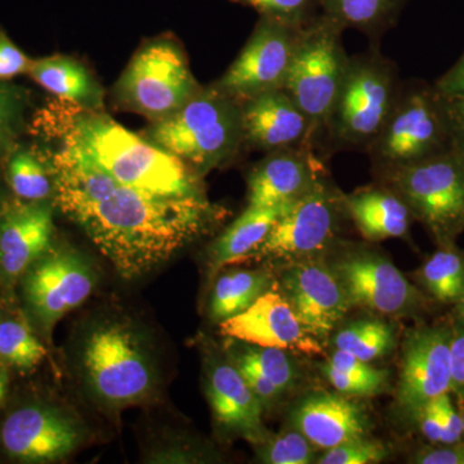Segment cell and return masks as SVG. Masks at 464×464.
I'll list each match as a JSON object with an SVG mask.
<instances>
[{
    "instance_id": "1",
    "label": "cell",
    "mask_w": 464,
    "mask_h": 464,
    "mask_svg": "<svg viewBox=\"0 0 464 464\" xmlns=\"http://www.w3.org/2000/svg\"><path fill=\"white\" fill-rule=\"evenodd\" d=\"M35 127L53 142L57 207L124 279L157 270L216 221L218 209L206 197H160L116 181L76 143L53 103Z\"/></svg>"
},
{
    "instance_id": "2",
    "label": "cell",
    "mask_w": 464,
    "mask_h": 464,
    "mask_svg": "<svg viewBox=\"0 0 464 464\" xmlns=\"http://www.w3.org/2000/svg\"><path fill=\"white\" fill-rule=\"evenodd\" d=\"M54 106L76 143L116 181L160 197H204L199 174L105 112L63 100Z\"/></svg>"
},
{
    "instance_id": "3",
    "label": "cell",
    "mask_w": 464,
    "mask_h": 464,
    "mask_svg": "<svg viewBox=\"0 0 464 464\" xmlns=\"http://www.w3.org/2000/svg\"><path fill=\"white\" fill-rule=\"evenodd\" d=\"M75 357L85 391L103 408L140 404L157 392L160 375L154 347L130 317L111 314L85 324Z\"/></svg>"
},
{
    "instance_id": "4",
    "label": "cell",
    "mask_w": 464,
    "mask_h": 464,
    "mask_svg": "<svg viewBox=\"0 0 464 464\" xmlns=\"http://www.w3.org/2000/svg\"><path fill=\"white\" fill-rule=\"evenodd\" d=\"M148 140L200 176L227 163L246 143L241 103L216 85L201 88L172 115L152 121Z\"/></svg>"
},
{
    "instance_id": "5",
    "label": "cell",
    "mask_w": 464,
    "mask_h": 464,
    "mask_svg": "<svg viewBox=\"0 0 464 464\" xmlns=\"http://www.w3.org/2000/svg\"><path fill=\"white\" fill-rule=\"evenodd\" d=\"M399 94L395 66L380 51L350 57L324 132L335 148L368 150L389 121Z\"/></svg>"
},
{
    "instance_id": "6",
    "label": "cell",
    "mask_w": 464,
    "mask_h": 464,
    "mask_svg": "<svg viewBox=\"0 0 464 464\" xmlns=\"http://www.w3.org/2000/svg\"><path fill=\"white\" fill-rule=\"evenodd\" d=\"M343 30L322 14L314 18L302 30L283 84L310 121L314 142L325 130L350 63L342 43Z\"/></svg>"
},
{
    "instance_id": "7",
    "label": "cell",
    "mask_w": 464,
    "mask_h": 464,
    "mask_svg": "<svg viewBox=\"0 0 464 464\" xmlns=\"http://www.w3.org/2000/svg\"><path fill=\"white\" fill-rule=\"evenodd\" d=\"M200 90L181 45L163 35L136 52L116 83L115 96L125 109L157 121L181 109Z\"/></svg>"
},
{
    "instance_id": "8",
    "label": "cell",
    "mask_w": 464,
    "mask_h": 464,
    "mask_svg": "<svg viewBox=\"0 0 464 464\" xmlns=\"http://www.w3.org/2000/svg\"><path fill=\"white\" fill-rule=\"evenodd\" d=\"M304 27L259 17L257 25L225 75L215 84L240 103L283 88Z\"/></svg>"
},
{
    "instance_id": "9",
    "label": "cell",
    "mask_w": 464,
    "mask_h": 464,
    "mask_svg": "<svg viewBox=\"0 0 464 464\" xmlns=\"http://www.w3.org/2000/svg\"><path fill=\"white\" fill-rule=\"evenodd\" d=\"M341 199L325 179L285 207L252 258L301 259L331 243Z\"/></svg>"
},
{
    "instance_id": "10",
    "label": "cell",
    "mask_w": 464,
    "mask_h": 464,
    "mask_svg": "<svg viewBox=\"0 0 464 464\" xmlns=\"http://www.w3.org/2000/svg\"><path fill=\"white\" fill-rule=\"evenodd\" d=\"M96 286V273L81 252L72 248L48 249L25 276L27 304L45 331L81 306Z\"/></svg>"
},
{
    "instance_id": "11",
    "label": "cell",
    "mask_w": 464,
    "mask_h": 464,
    "mask_svg": "<svg viewBox=\"0 0 464 464\" xmlns=\"http://www.w3.org/2000/svg\"><path fill=\"white\" fill-rule=\"evenodd\" d=\"M389 177L409 209L438 234L464 218V169L453 158L424 159L392 170Z\"/></svg>"
},
{
    "instance_id": "12",
    "label": "cell",
    "mask_w": 464,
    "mask_h": 464,
    "mask_svg": "<svg viewBox=\"0 0 464 464\" xmlns=\"http://www.w3.org/2000/svg\"><path fill=\"white\" fill-rule=\"evenodd\" d=\"M438 109L426 92L399 94L389 121L369 146L374 161L387 173L430 157L441 140Z\"/></svg>"
},
{
    "instance_id": "13",
    "label": "cell",
    "mask_w": 464,
    "mask_h": 464,
    "mask_svg": "<svg viewBox=\"0 0 464 464\" xmlns=\"http://www.w3.org/2000/svg\"><path fill=\"white\" fill-rule=\"evenodd\" d=\"M2 444L23 462H56L84 439V427L72 413L53 406L29 405L14 411L2 427Z\"/></svg>"
},
{
    "instance_id": "14",
    "label": "cell",
    "mask_w": 464,
    "mask_h": 464,
    "mask_svg": "<svg viewBox=\"0 0 464 464\" xmlns=\"http://www.w3.org/2000/svg\"><path fill=\"white\" fill-rule=\"evenodd\" d=\"M450 329L420 328L409 335L402 356L398 401L417 414L424 404L450 391Z\"/></svg>"
},
{
    "instance_id": "15",
    "label": "cell",
    "mask_w": 464,
    "mask_h": 464,
    "mask_svg": "<svg viewBox=\"0 0 464 464\" xmlns=\"http://www.w3.org/2000/svg\"><path fill=\"white\" fill-rule=\"evenodd\" d=\"M283 295L307 334L324 338L346 315L350 301L337 275L315 262L290 266L283 274Z\"/></svg>"
},
{
    "instance_id": "16",
    "label": "cell",
    "mask_w": 464,
    "mask_h": 464,
    "mask_svg": "<svg viewBox=\"0 0 464 464\" xmlns=\"http://www.w3.org/2000/svg\"><path fill=\"white\" fill-rule=\"evenodd\" d=\"M335 275L346 292L350 304L399 314L417 304V290L390 261L372 253H359L341 259Z\"/></svg>"
},
{
    "instance_id": "17",
    "label": "cell",
    "mask_w": 464,
    "mask_h": 464,
    "mask_svg": "<svg viewBox=\"0 0 464 464\" xmlns=\"http://www.w3.org/2000/svg\"><path fill=\"white\" fill-rule=\"evenodd\" d=\"M314 146L301 145L268 152L250 173L249 207H283L299 199L323 179L322 161Z\"/></svg>"
},
{
    "instance_id": "18",
    "label": "cell",
    "mask_w": 464,
    "mask_h": 464,
    "mask_svg": "<svg viewBox=\"0 0 464 464\" xmlns=\"http://www.w3.org/2000/svg\"><path fill=\"white\" fill-rule=\"evenodd\" d=\"M241 110L244 140L256 149L271 152L314 146L310 121L283 88L246 100Z\"/></svg>"
},
{
    "instance_id": "19",
    "label": "cell",
    "mask_w": 464,
    "mask_h": 464,
    "mask_svg": "<svg viewBox=\"0 0 464 464\" xmlns=\"http://www.w3.org/2000/svg\"><path fill=\"white\" fill-rule=\"evenodd\" d=\"M225 337L262 347L310 348L316 346L302 328L283 293L266 290L246 311L219 323Z\"/></svg>"
},
{
    "instance_id": "20",
    "label": "cell",
    "mask_w": 464,
    "mask_h": 464,
    "mask_svg": "<svg viewBox=\"0 0 464 464\" xmlns=\"http://www.w3.org/2000/svg\"><path fill=\"white\" fill-rule=\"evenodd\" d=\"M206 392L213 417L225 431L244 436L257 444L267 436L262 424L264 405L231 360L210 362Z\"/></svg>"
},
{
    "instance_id": "21",
    "label": "cell",
    "mask_w": 464,
    "mask_h": 464,
    "mask_svg": "<svg viewBox=\"0 0 464 464\" xmlns=\"http://www.w3.org/2000/svg\"><path fill=\"white\" fill-rule=\"evenodd\" d=\"M53 212L44 201L9 210L0 222V271L17 277L50 249Z\"/></svg>"
},
{
    "instance_id": "22",
    "label": "cell",
    "mask_w": 464,
    "mask_h": 464,
    "mask_svg": "<svg viewBox=\"0 0 464 464\" xmlns=\"http://www.w3.org/2000/svg\"><path fill=\"white\" fill-rule=\"evenodd\" d=\"M293 423L314 445L332 449L368 432V420L356 402L341 395L317 392L299 402L293 413Z\"/></svg>"
},
{
    "instance_id": "23",
    "label": "cell",
    "mask_w": 464,
    "mask_h": 464,
    "mask_svg": "<svg viewBox=\"0 0 464 464\" xmlns=\"http://www.w3.org/2000/svg\"><path fill=\"white\" fill-rule=\"evenodd\" d=\"M29 74L58 100L79 108L101 110L103 90L90 70L72 57L52 56L33 61Z\"/></svg>"
},
{
    "instance_id": "24",
    "label": "cell",
    "mask_w": 464,
    "mask_h": 464,
    "mask_svg": "<svg viewBox=\"0 0 464 464\" xmlns=\"http://www.w3.org/2000/svg\"><path fill=\"white\" fill-rule=\"evenodd\" d=\"M344 207L365 239L380 241L404 237L409 230V210L400 195L368 188L343 198Z\"/></svg>"
},
{
    "instance_id": "25",
    "label": "cell",
    "mask_w": 464,
    "mask_h": 464,
    "mask_svg": "<svg viewBox=\"0 0 464 464\" xmlns=\"http://www.w3.org/2000/svg\"><path fill=\"white\" fill-rule=\"evenodd\" d=\"M262 405H270L293 386L295 366L282 348L246 343L228 356Z\"/></svg>"
},
{
    "instance_id": "26",
    "label": "cell",
    "mask_w": 464,
    "mask_h": 464,
    "mask_svg": "<svg viewBox=\"0 0 464 464\" xmlns=\"http://www.w3.org/2000/svg\"><path fill=\"white\" fill-rule=\"evenodd\" d=\"M285 207L248 206L210 248L209 257L213 270L252 258Z\"/></svg>"
},
{
    "instance_id": "27",
    "label": "cell",
    "mask_w": 464,
    "mask_h": 464,
    "mask_svg": "<svg viewBox=\"0 0 464 464\" xmlns=\"http://www.w3.org/2000/svg\"><path fill=\"white\" fill-rule=\"evenodd\" d=\"M404 0H319L322 14L343 29L382 35L395 24Z\"/></svg>"
},
{
    "instance_id": "28",
    "label": "cell",
    "mask_w": 464,
    "mask_h": 464,
    "mask_svg": "<svg viewBox=\"0 0 464 464\" xmlns=\"http://www.w3.org/2000/svg\"><path fill=\"white\" fill-rule=\"evenodd\" d=\"M268 276L261 271L234 270L221 275L213 286L210 317L217 323L239 315L267 290Z\"/></svg>"
},
{
    "instance_id": "29",
    "label": "cell",
    "mask_w": 464,
    "mask_h": 464,
    "mask_svg": "<svg viewBox=\"0 0 464 464\" xmlns=\"http://www.w3.org/2000/svg\"><path fill=\"white\" fill-rule=\"evenodd\" d=\"M324 373L338 392L350 396L377 395L389 380L386 371L375 369L341 350L335 351L328 364L324 366Z\"/></svg>"
},
{
    "instance_id": "30",
    "label": "cell",
    "mask_w": 464,
    "mask_h": 464,
    "mask_svg": "<svg viewBox=\"0 0 464 464\" xmlns=\"http://www.w3.org/2000/svg\"><path fill=\"white\" fill-rule=\"evenodd\" d=\"M393 331L381 320H362L350 324L335 335L337 350L344 351L362 362L381 359L393 347Z\"/></svg>"
},
{
    "instance_id": "31",
    "label": "cell",
    "mask_w": 464,
    "mask_h": 464,
    "mask_svg": "<svg viewBox=\"0 0 464 464\" xmlns=\"http://www.w3.org/2000/svg\"><path fill=\"white\" fill-rule=\"evenodd\" d=\"M420 279L440 302L457 304L464 288L463 259L454 250H439L424 264Z\"/></svg>"
},
{
    "instance_id": "32",
    "label": "cell",
    "mask_w": 464,
    "mask_h": 464,
    "mask_svg": "<svg viewBox=\"0 0 464 464\" xmlns=\"http://www.w3.org/2000/svg\"><path fill=\"white\" fill-rule=\"evenodd\" d=\"M47 356V350L25 323L5 320L0 323V357L23 371L35 368Z\"/></svg>"
},
{
    "instance_id": "33",
    "label": "cell",
    "mask_w": 464,
    "mask_h": 464,
    "mask_svg": "<svg viewBox=\"0 0 464 464\" xmlns=\"http://www.w3.org/2000/svg\"><path fill=\"white\" fill-rule=\"evenodd\" d=\"M51 172L33 152L20 151L9 161L8 179L21 199L43 201L53 192Z\"/></svg>"
},
{
    "instance_id": "34",
    "label": "cell",
    "mask_w": 464,
    "mask_h": 464,
    "mask_svg": "<svg viewBox=\"0 0 464 464\" xmlns=\"http://www.w3.org/2000/svg\"><path fill=\"white\" fill-rule=\"evenodd\" d=\"M314 448L299 431L267 435L258 442V458L268 464H308L313 462Z\"/></svg>"
},
{
    "instance_id": "35",
    "label": "cell",
    "mask_w": 464,
    "mask_h": 464,
    "mask_svg": "<svg viewBox=\"0 0 464 464\" xmlns=\"http://www.w3.org/2000/svg\"><path fill=\"white\" fill-rule=\"evenodd\" d=\"M258 12L259 16L274 18L295 27H304L319 14V0H230Z\"/></svg>"
},
{
    "instance_id": "36",
    "label": "cell",
    "mask_w": 464,
    "mask_h": 464,
    "mask_svg": "<svg viewBox=\"0 0 464 464\" xmlns=\"http://www.w3.org/2000/svg\"><path fill=\"white\" fill-rule=\"evenodd\" d=\"M387 456V449L381 442L365 438L350 440L328 449L319 459L322 464H371L380 463Z\"/></svg>"
},
{
    "instance_id": "37",
    "label": "cell",
    "mask_w": 464,
    "mask_h": 464,
    "mask_svg": "<svg viewBox=\"0 0 464 464\" xmlns=\"http://www.w3.org/2000/svg\"><path fill=\"white\" fill-rule=\"evenodd\" d=\"M17 96L9 88L0 85V150L11 142L16 132L21 110Z\"/></svg>"
},
{
    "instance_id": "38",
    "label": "cell",
    "mask_w": 464,
    "mask_h": 464,
    "mask_svg": "<svg viewBox=\"0 0 464 464\" xmlns=\"http://www.w3.org/2000/svg\"><path fill=\"white\" fill-rule=\"evenodd\" d=\"M33 61L0 30V81L29 72Z\"/></svg>"
},
{
    "instance_id": "39",
    "label": "cell",
    "mask_w": 464,
    "mask_h": 464,
    "mask_svg": "<svg viewBox=\"0 0 464 464\" xmlns=\"http://www.w3.org/2000/svg\"><path fill=\"white\" fill-rule=\"evenodd\" d=\"M435 405L438 409L440 423H441V444L448 445L459 442L464 435L462 415L458 413L456 408H454L449 392L436 398Z\"/></svg>"
},
{
    "instance_id": "40",
    "label": "cell",
    "mask_w": 464,
    "mask_h": 464,
    "mask_svg": "<svg viewBox=\"0 0 464 464\" xmlns=\"http://www.w3.org/2000/svg\"><path fill=\"white\" fill-rule=\"evenodd\" d=\"M450 369V391L464 400V324L451 331Z\"/></svg>"
},
{
    "instance_id": "41",
    "label": "cell",
    "mask_w": 464,
    "mask_h": 464,
    "mask_svg": "<svg viewBox=\"0 0 464 464\" xmlns=\"http://www.w3.org/2000/svg\"><path fill=\"white\" fill-rule=\"evenodd\" d=\"M418 464H464V444L444 445L442 448L423 449L413 458Z\"/></svg>"
},
{
    "instance_id": "42",
    "label": "cell",
    "mask_w": 464,
    "mask_h": 464,
    "mask_svg": "<svg viewBox=\"0 0 464 464\" xmlns=\"http://www.w3.org/2000/svg\"><path fill=\"white\" fill-rule=\"evenodd\" d=\"M415 415H417L420 429L424 438L431 442H435V444H441L442 430L438 409H436L435 405V399L424 404Z\"/></svg>"
},
{
    "instance_id": "43",
    "label": "cell",
    "mask_w": 464,
    "mask_h": 464,
    "mask_svg": "<svg viewBox=\"0 0 464 464\" xmlns=\"http://www.w3.org/2000/svg\"><path fill=\"white\" fill-rule=\"evenodd\" d=\"M439 91L449 99L464 97V56L444 78L440 81Z\"/></svg>"
},
{
    "instance_id": "44",
    "label": "cell",
    "mask_w": 464,
    "mask_h": 464,
    "mask_svg": "<svg viewBox=\"0 0 464 464\" xmlns=\"http://www.w3.org/2000/svg\"><path fill=\"white\" fill-rule=\"evenodd\" d=\"M451 103V116H453L454 121H456L458 127L462 130L464 133V97H457Z\"/></svg>"
},
{
    "instance_id": "45",
    "label": "cell",
    "mask_w": 464,
    "mask_h": 464,
    "mask_svg": "<svg viewBox=\"0 0 464 464\" xmlns=\"http://www.w3.org/2000/svg\"><path fill=\"white\" fill-rule=\"evenodd\" d=\"M5 392H7V377L3 372H0V402L5 399Z\"/></svg>"
},
{
    "instance_id": "46",
    "label": "cell",
    "mask_w": 464,
    "mask_h": 464,
    "mask_svg": "<svg viewBox=\"0 0 464 464\" xmlns=\"http://www.w3.org/2000/svg\"><path fill=\"white\" fill-rule=\"evenodd\" d=\"M457 304L458 314H459L460 320H462V324H464V288L462 295H460L459 299H458Z\"/></svg>"
},
{
    "instance_id": "47",
    "label": "cell",
    "mask_w": 464,
    "mask_h": 464,
    "mask_svg": "<svg viewBox=\"0 0 464 464\" xmlns=\"http://www.w3.org/2000/svg\"><path fill=\"white\" fill-rule=\"evenodd\" d=\"M460 415H462V420H463V433H464V409H463L462 414H460Z\"/></svg>"
}]
</instances>
